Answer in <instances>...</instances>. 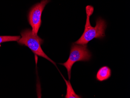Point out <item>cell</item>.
<instances>
[{
    "instance_id": "obj_1",
    "label": "cell",
    "mask_w": 130,
    "mask_h": 98,
    "mask_svg": "<svg viewBox=\"0 0 130 98\" xmlns=\"http://www.w3.org/2000/svg\"><path fill=\"white\" fill-rule=\"evenodd\" d=\"M86 11L87 20L84 31L81 37L74 42L76 44L87 45L93 39H101L105 36V30L107 27V24L105 20L99 17L96 20L95 27H92L90 18L94 11V8L92 6L88 5L86 6Z\"/></svg>"
},
{
    "instance_id": "obj_2",
    "label": "cell",
    "mask_w": 130,
    "mask_h": 98,
    "mask_svg": "<svg viewBox=\"0 0 130 98\" xmlns=\"http://www.w3.org/2000/svg\"><path fill=\"white\" fill-rule=\"evenodd\" d=\"M21 35L22 38L17 41L18 43L19 44L27 46L34 54L47 59L56 66L55 63L50 59L42 50L41 45L43 43V39L38 35L34 34L32 30L30 29L23 31L21 32Z\"/></svg>"
},
{
    "instance_id": "obj_3",
    "label": "cell",
    "mask_w": 130,
    "mask_h": 98,
    "mask_svg": "<svg viewBox=\"0 0 130 98\" xmlns=\"http://www.w3.org/2000/svg\"><path fill=\"white\" fill-rule=\"evenodd\" d=\"M87 47V45L73 44L68 60L63 63L60 64L64 66L67 69L69 80L71 79V69L74 63L78 61H88L91 59L92 54Z\"/></svg>"
},
{
    "instance_id": "obj_4",
    "label": "cell",
    "mask_w": 130,
    "mask_h": 98,
    "mask_svg": "<svg viewBox=\"0 0 130 98\" xmlns=\"http://www.w3.org/2000/svg\"><path fill=\"white\" fill-rule=\"evenodd\" d=\"M50 0H42L31 8L28 15V20L32 28V33L38 35L41 24V15L44 8Z\"/></svg>"
},
{
    "instance_id": "obj_5",
    "label": "cell",
    "mask_w": 130,
    "mask_h": 98,
    "mask_svg": "<svg viewBox=\"0 0 130 98\" xmlns=\"http://www.w3.org/2000/svg\"><path fill=\"white\" fill-rule=\"evenodd\" d=\"M111 75V69L107 66H103L99 69L96 74V79L98 81H103L109 79Z\"/></svg>"
},
{
    "instance_id": "obj_6",
    "label": "cell",
    "mask_w": 130,
    "mask_h": 98,
    "mask_svg": "<svg viewBox=\"0 0 130 98\" xmlns=\"http://www.w3.org/2000/svg\"><path fill=\"white\" fill-rule=\"evenodd\" d=\"M63 77V76H62ZM63 79L65 80V82L66 83L67 86V93L65 96L66 98H82L81 96L77 95L74 90L73 89L72 85H71L69 80H67L65 79V78L63 77Z\"/></svg>"
},
{
    "instance_id": "obj_7",
    "label": "cell",
    "mask_w": 130,
    "mask_h": 98,
    "mask_svg": "<svg viewBox=\"0 0 130 98\" xmlns=\"http://www.w3.org/2000/svg\"><path fill=\"white\" fill-rule=\"evenodd\" d=\"M21 38L19 36H0V44L8 41H17Z\"/></svg>"
}]
</instances>
